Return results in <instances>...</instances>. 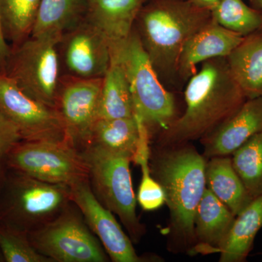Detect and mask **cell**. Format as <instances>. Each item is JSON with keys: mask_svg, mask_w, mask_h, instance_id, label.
Listing matches in <instances>:
<instances>
[{"mask_svg": "<svg viewBox=\"0 0 262 262\" xmlns=\"http://www.w3.org/2000/svg\"><path fill=\"white\" fill-rule=\"evenodd\" d=\"M139 139V128L136 117L98 118L91 130L87 146H99L113 152L126 155L133 160Z\"/></svg>", "mask_w": 262, "mask_h": 262, "instance_id": "7402d4cb", "label": "cell"}, {"mask_svg": "<svg viewBox=\"0 0 262 262\" xmlns=\"http://www.w3.org/2000/svg\"><path fill=\"white\" fill-rule=\"evenodd\" d=\"M206 188L237 215L253 201L236 173L230 156L209 158L206 166Z\"/></svg>", "mask_w": 262, "mask_h": 262, "instance_id": "d6986e66", "label": "cell"}, {"mask_svg": "<svg viewBox=\"0 0 262 262\" xmlns=\"http://www.w3.org/2000/svg\"><path fill=\"white\" fill-rule=\"evenodd\" d=\"M249 2L252 8L262 13V0H249Z\"/></svg>", "mask_w": 262, "mask_h": 262, "instance_id": "1f68e13d", "label": "cell"}, {"mask_svg": "<svg viewBox=\"0 0 262 262\" xmlns=\"http://www.w3.org/2000/svg\"><path fill=\"white\" fill-rule=\"evenodd\" d=\"M89 168V182L98 201L120 219L131 241L139 243L145 228L136 213L130 157L94 145L82 150Z\"/></svg>", "mask_w": 262, "mask_h": 262, "instance_id": "8992f818", "label": "cell"}, {"mask_svg": "<svg viewBox=\"0 0 262 262\" xmlns=\"http://www.w3.org/2000/svg\"><path fill=\"white\" fill-rule=\"evenodd\" d=\"M150 172L165 193L170 213L169 234L174 251L192 252L194 219L206 189L207 158L189 143L150 151Z\"/></svg>", "mask_w": 262, "mask_h": 262, "instance_id": "7a4b0ae2", "label": "cell"}, {"mask_svg": "<svg viewBox=\"0 0 262 262\" xmlns=\"http://www.w3.org/2000/svg\"><path fill=\"white\" fill-rule=\"evenodd\" d=\"M262 132V96L248 98L239 110L201 141L207 159L230 156L251 139Z\"/></svg>", "mask_w": 262, "mask_h": 262, "instance_id": "5bb4252c", "label": "cell"}, {"mask_svg": "<svg viewBox=\"0 0 262 262\" xmlns=\"http://www.w3.org/2000/svg\"><path fill=\"white\" fill-rule=\"evenodd\" d=\"M146 0H86L84 18L107 39L110 46L125 40L135 27Z\"/></svg>", "mask_w": 262, "mask_h": 262, "instance_id": "2e32d148", "label": "cell"}, {"mask_svg": "<svg viewBox=\"0 0 262 262\" xmlns=\"http://www.w3.org/2000/svg\"><path fill=\"white\" fill-rule=\"evenodd\" d=\"M9 46L5 39L3 33V25H2L1 14H0V72L4 70L7 60L10 53Z\"/></svg>", "mask_w": 262, "mask_h": 262, "instance_id": "f546056e", "label": "cell"}, {"mask_svg": "<svg viewBox=\"0 0 262 262\" xmlns=\"http://www.w3.org/2000/svg\"><path fill=\"white\" fill-rule=\"evenodd\" d=\"M211 14L216 23L244 37L262 29L261 12L244 0H219Z\"/></svg>", "mask_w": 262, "mask_h": 262, "instance_id": "484cf974", "label": "cell"}, {"mask_svg": "<svg viewBox=\"0 0 262 262\" xmlns=\"http://www.w3.org/2000/svg\"><path fill=\"white\" fill-rule=\"evenodd\" d=\"M29 237L38 252L52 262H107L110 259L73 202L54 220L30 232Z\"/></svg>", "mask_w": 262, "mask_h": 262, "instance_id": "9c48e42d", "label": "cell"}, {"mask_svg": "<svg viewBox=\"0 0 262 262\" xmlns=\"http://www.w3.org/2000/svg\"><path fill=\"white\" fill-rule=\"evenodd\" d=\"M262 228V196L253 200L236 215L233 224L219 248L221 262H243L253 249Z\"/></svg>", "mask_w": 262, "mask_h": 262, "instance_id": "ffe728a7", "label": "cell"}, {"mask_svg": "<svg viewBox=\"0 0 262 262\" xmlns=\"http://www.w3.org/2000/svg\"><path fill=\"white\" fill-rule=\"evenodd\" d=\"M189 2L198 8L211 10L215 8L219 0H189Z\"/></svg>", "mask_w": 262, "mask_h": 262, "instance_id": "4dcf8cb0", "label": "cell"}, {"mask_svg": "<svg viewBox=\"0 0 262 262\" xmlns=\"http://www.w3.org/2000/svg\"><path fill=\"white\" fill-rule=\"evenodd\" d=\"M139 165L141 168L142 177L136 200L144 211H155L165 204V193L161 185L151 176L149 161L142 162Z\"/></svg>", "mask_w": 262, "mask_h": 262, "instance_id": "83f0119b", "label": "cell"}, {"mask_svg": "<svg viewBox=\"0 0 262 262\" xmlns=\"http://www.w3.org/2000/svg\"><path fill=\"white\" fill-rule=\"evenodd\" d=\"M72 202L69 186L43 182L3 163L0 225L29 234L56 218Z\"/></svg>", "mask_w": 262, "mask_h": 262, "instance_id": "277c9868", "label": "cell"}, {"mask_svg": "<svg viewBox=\"0 0 262 262\" xmlns=\"http://www.w3.org/2000/svg\"><path fill=\"white\" fill-rule=\"evenodd\" d=\"M235 215L206 188L194 219L195 245L192 253L219 252Z\"/></svg>", "mask_w": 262, "mask_h": 262, "instance_id": "e0dca14e", "label": "cell"}, {"mask_svg": "<svg viewBox=\"0 0 262 262\" xmlns=\"http://www.w3.org/2000/svg\"><path fill=\"white\" fill-rule=\"evenodd\" d=\"M133 117H135V111L126 73L121 63L111 55L110 67L103 77L98 118Z\"/></svg>", "mask_w": 262, "mask_h": 262, "instance_id": "44dd1931", "label": "cell"}, {"mask_svg": "<svg viewBox=\"0 0 262 262\" xmlns=\"http://www.w3.org/2000/svg\"><path fill=\"white\" fill-rule=\"evenodd\" d=\"M211 20V10L189 0H150L143 5L134 27L167 89L179 83V60L184 45Z\"/></svg>", "mask_w": 262, "mask_h": 262, "instance_id": "3957f363", "label": "cell"}, {"mask_svg": "<svg viewBox=\"0 0 262 262\" xmlns=\"http://www.w3.org/2000/svg\"><path fill=\"white\" fill-rule=\"evenodd\" d=\"M61 38L30 36L10 51L3 70L24 94L54 108L61 80L58 48Z\"/></svg>", "mask_w": 262, "mask_h": 262, "instance_id": "52a82bcc", "label": "cell"}, {"mask_svg": "<svg viewBox=\"0 0 262 262\" xmlns=\"http://www.w3.org/2000/svg\"><path fill=\"white\" fill-rule=\"evenodd\" d=\"M3 163L43 182L69 187L89 179L82 151L66 141H20L3 157Z\"/></svg>", "mask_w": 262, "mask_h": 262, "instance_id": "ba28073f", "label": "cell"}, {"mask_svg": "<svg viewBox=\"0 0 262 262\" xmlns=\"http://www.w3.org/2000/svg\"><path fill=\"white\" fill-rule=\"evenodd\" d=\"M103 77H61L56 110L64 127L67 140L82 151L89 143L94 124L98 119Z\"/></svg>", "mask_w": 262, "mask_h": 262, "instance_id": "8fae6325", "label": "cell"}, {"mask_svg": "<svg viewBox=\"0 0 262 262\" xmlns=\"http://www.w3.org/2000/svg\"><path fill=\"white\" fill-rule=\"evenodd\" d=\"M110 52L126 73L136 118L150 137L165 130L177 117L175 99L151 64L135 27L125 40L110 46Z\"/></svg>", "mask_w": 262, "mask_h": 262, "instance_id": "5b68a950", "label": "cell"}, {"mask_svg": "<svg viewBox=\"0 0 262 262\" xmlns=\"http://www.w3.org/2000/svg\"><path fill=\"white\" fill-rule=\"evenodd\" d=\"M244 38L212 18L184 45L179 60V83L187 82L198 70V64L213 58H227Z\"/></svg>", "mask_w": 262, "mask_h": 262, "instance_id": "9a60e30c", "label": "cell"}, {"mask_svg": "<svg viewBox=\"0 0 262 262\" xmlns=\"http://www.w3.org/2000/svg\"><path fill=\"white\" fill-rule=\"evenodd\" d=\"M0 113L18 128L23 141L70 143L56 108L29 97L3 72H0Z\"/></svg>", "mask_w": 262, "mask_h": 262, "instance_id": "30bf717a", "label": "cell"}, {"mask_svg": "<svg viewBox=\"0 0 262 262\" xmlns=\"http://www.w3.org/2000/svg\"><path fill=\"white\" fill-rule=\"evenodd\" d=\"M86 0H41L32 37L59 36L83 18Z\"/></svg>", "mask_w": 262, "mask_h": 262, "instance_id": "603a6c76", "label": "cell"}, {"mask_svg": "<svg viewBox=\"0 0 262 262\" xmlns=\"http://www.w3.org/2000/svg\"><path fill=\"white\" fill-rule=\"evenodd\" d=\"M41 0H0V14L6 41L15 46L32 34Z\"/></svg>", "mask_w": 262, "mask_h": 262, "instance_id": "cb8c5ba5", "label": "cell"}, {"mask_svg": "<svg viewBox=\"0 0 262 262\" xmlns=\"http://www.w3.org/2000/svg\"><path fill=\"white\" fill-rule=\"evenodd\" d=\"M59 47L62 60L72 77L101 78L110 67V43L84 17L63 34Z\"/></svg>", "mask_w": 262, "mask_h": 262, "instance_id": "4fadbf2b", "label": "cell"}, {"mask_svg": "<svg viewBox=\"0 0 262 262\" xmlns=\"http://www.w3.org/2000/svg\"><path fill=\"white\" fill-rule=\"evenodd\" d=\"M185 111L158 135V146H172L201 140L233 115L246 101L226 58L201 63L187 80Z\"/></svg>", "mask_w": 262, "mask_h": 262, "instance_id": "6da1fadb", "label": "cell"}, {"mask_svg": "<svg viewBox=\"0 0 262 262\" xmlns=\"http://www.w3.org/2000/svg\"><path fill=\"white\" fill-rule=\"evenodd\" d=\"M3 166V156L0 155V175H1L2 169Z\"/></svg>", "mask_w": 262, "mask_h": 262, "instance_id": "d6a6232c", "label": "cell"}, {"mask_svg": "<svg viewBox=\"0 0 262 262\" xmlns=\"http://www.w3.org/2000/svg\"><path fill=\"white\" fill-rule=\"evenodd\" d=\"M0 248L5 262H52L33 246L29 234L1 225Z\"/></svg>", "mask_w": 262, "mask_h": 262, "instance_id": "4316f807", "label": "cell"}, {"mask_svg": "<svg viewBox=\"0 0 262 262\" xmlns=\"http://www.w3.org/2000/svg\"><path fill=\"white\" fill-rule=\"evenodd\" d=\"M226 60L246 98L262 96V29L245 36Z\"/></svg>", "mask_w": 262, "mask_h": 262, "instance_id": "ac0fdd59", "label": "cell"}, {"mask_svg": "<svg viewBox=\"0 0 262 262\" xmlns=\"http://www.w3.org/2000/svg\"><path fill=\"white\" fill-rule=\"evenodd\" d=\"M236 173L253 200L262 196V132L252 136L232 155Z\"/></svg>", "mask_w": 262, "mask_h": 262, "instance_id": "d4e9b609", "label": "cell"}, {"mask_svg": "<svg viewBox=\"0 0 262 262\" xmlns=\"http://www.w3.org/2000/svg\"><path fill=\"white\" fill-rule=\"evenodd\" d=\"M0 262H5L4 256H3V252H2L1 248H0Z\"/></svg>", "mask_w": 262, "mask_h": 262, "instance_id": "836d02e7", "label": "cell"}, {"mask_svg": "<svg viewBox=\"0 0 262 262\" xmlns=\"http://www.w3.org/2000/svg\"><path fill=\"white\" fill-rule=\"evenodd\" d=\"M72 201L78 207L86 223L114 262H141L130 237L122 230L115 214L94 195L89 179L71 186Z\"/></svg>", "mask_w": 262, "mask_h": 262, "instance_id": "7c38bea8", "label": "cell"}, {"mask_svg": "<svg viewBox=\"0 0 262 262\" xmlns=\"http://www.w3.org/2000/svg\"><path fill=\"white\" fill-rule=\"evenodd\" d=\"M22 141L18 128L0 113V155L4 157Z\"/></svg>", "mask_w": 262, "mask_h": 262, "instance_id": "f1b7e54d", "label": "cell"}]
</instances>
